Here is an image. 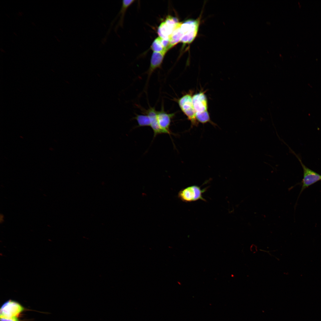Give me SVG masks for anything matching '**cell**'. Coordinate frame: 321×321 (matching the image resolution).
<instances>
[{
    "label": "cell",
    "instance_id": "1",
    "mask_svg": "<svg viewBox=\"0 0 321 321\" xmlns=\"http://www.w3.org/2000/svg\"><path fill=\"white\" fill-rule=\"evenodd\" d=\"M199 24V19H189L182 22L180 29L183 36L180 42L184 45L191 43L197 35Z\"/></svg>",
    "mask_w": 321,
    "mask_h": 321
},
{
    "label": "cell",
    "instance_id": "2",
    "mask_svg": "<svg viewBox=\"0 0 321 321\" xmlns=\"http://www.w3.org/2000/svg\"><path fill=\"white\" fill-rule=\"evenodd\" d=\"M192 92L187 93L180 98L177 99L176 101L183 113L187 117L191 124V127L197 126L198 122L196 117V112L193 106Z\"/></svg>",
    "mask_w": 321,
    "mask_h": 321
},
{
    "label": "cell",
    "instance_id": "3",
    "mask_svg": "<svg viewBox=\"0 0 321 321\" xmlns=\"http://www.w3.org/2000/svg\"><path fill=\"white\" fill-rule=\"evenodd\" d=\"M207 188L201 189L197 185H193L183 188L179 191L178 197L182 201L190 202L199 200L206 201L202 196V194L205 192Z\"/></svg>",
    "mask_w": 321,
    "mask_h": 321
},
{
    "label": "cell",
    "instance_id": "4",
    "mask_svg": "<svg viewBox=\"0 0 321 321\" xmlns=\"http://www.w3.org/2000/svg\"><path fill=\"white\" fill-rule=\"evenodd\" d=\"M24 310V307L18 303L10 300L5 302L1 306L0 310V317H18Z\"/></svg>",
    "mask_w": 321,
    "mask_h": 321
},
{
    "label": "cell",
    "instance_id": "5",
    "mask_svg": "<svg viewBox=\"0 0 321 321\" xmlns=\"http://www.w3.org/2000/svg\"><path fill=\"white\" fill-rule=\"evenodd\" d=\"M175 115L174 113H168L164 110L162 106L160 111L157 112L158 122L160 128L163 133L172 134L170 130V126L171 120Z\"/></svg>",
    "mask_w": 321,
    "mask_h": 321
},
{
    "label": "cell",
    "instance_id": "6",
    "mask_svg": "<svg viewBox=\"0 0 321 321\" xmlns=\"http://www.w3.org/2000/svg\"><path fill=\"white\" fill-rule=\"evenodd\" d=\"M303 170L301 191L306 188L321 180V175L306 166L300 160Z\"/></svg>",
    "mask_w": 321,
    "mask_h": 321
},
{
    "label": "cell",
    "instance_id": "7",
    "mask_svg": "<svg viewBox=\"0 0 321 321\" xmlns=\"http://www.w3.org/2000/svg\"><path fill=\"white\" fill-rule=\"evenodd\" d=\"M192 100L196 113L207 111V100L204 92H200L194 95Z\"/></svg>",
    "mask_w": 321,
    "mask_h": 321
},
{
    "label": "cell",
    "instance_id": "8",
    "mask_svg": "<svg viewBox=\"0 0 321 321\" xmlns=\"http://www.w3.org/2000/svg\"><path fill=\"white\" fill-rule=\"evenodd\" d=\"M166 52H153L151 59L150 67L147 71L148 79L155 70L161 67Z\"/></svg>",
    "mask_w": 321,
    "mask_h": 321
},
{
    "label": "cell",
    "instance_id": "9",
    "mask_svg": "<svg viewBox=\"0 0 321 321\" xmlns=\"http://www.w3.org/2000/svg\"><path fill=\"white\" fill-rule=\"evenodd\" d=\"M157 112L154 107H150L147 110H145L144 114L147 115L150 119L151 125L154 132V137L157 135L163 133L159 125L157 117Z\"/></svg>",
    "mask_w": 321,
    "mask_h": 321
},
{
    "label": "cell",
    "instance_id": "10",
    "mask_svg": "<svg viewBox=\"0 0 321 321\" xmlns=\"http://www.w3.org/2000/svg\"><path fill=\"white\" fill-rule=\"evenodd\" d=\"M181 23H180L176 26L172 25L165 21L162 22L158 27L157 33L159 37L163 39L169 38L174 30Z\"/></svg>",
    "mask_w": 321,
    "mask_h": 321
},
{
    "label": "cell",
    "instance_id": "11",
    "mask_svg": "<svg viewBox=\"0 0 321 321\" xmlns=\"http://www.w3.org/2000/svg\"><path fill=\"white\" fill-rule=\"evenodd\" d=\"M181 23L173 31L170 37V49L173 47L178 43L180 42L182 37L183 34L180 29Z\"/></svg>",
    "mask_w": 321,
    "mask_h": 321
},
{
    "label": "cell",
    "instance_id": "12",
    "mask_svg": "<svg viewBox=\"0 0 321 321\" xmlns=\"http://www.w3.org/2000/svg\"><path fill=\"white\" fill-rule=\"evenodd\" d=\"M134 119L136 120L138 127H150V119L149 116L146 114H136Z\"/></svg>",
    "mask_w": 321,
    "mask_h": 321
},
{
    "label": "cell",
    "instance_id": "13",
    "mask_svg": "<svg viewBox=\"0 0 321 321\" xmlns=\"http://www.w3.org/2000/svg\"><path fill=\"white\" fill-rule=\"evenodd\" d=\"M196 117L198 122H199L202 124L209 122L214 125H215L211 121L208 111L201 113H196Z\"/></svg>",
    "mask_w": 321,
    "mask_h": 321
},
{
    "label": "cell",
    "instance_id": "14",
    "mask_svg": "<svg viewBox=\"0 0 321 321\" xmlns=\"http://www.w3.org/2000/svg\"><path fill=\"white\" fill-rule=\"evenodd\" d=\"M134 1V0H123L122 1V4L121 10L119 12V14H121L120 18L118 24V26H122L123 24V19L124 15L126 10L128 8Z\"/></svg>",
    "mask_w": 321,
    "mask_h": 321
},
{
    "label": "cell",
    "instance_id": "15",
    "mask_svg": "<svg viewBox=\"0 0 321 321\" xmlns=\"http://www.w3.org/2000/svg\"><path fill=\"white\" fill-rule=\"evenodd\" d=\"M162 38L158 37L156 38L153 42L151 46L152 49L154 52H167L163 47L161 42Z\"/></svg>",
    "mask_w": 321,
    "mask_h": 321
},
{
    "label": "cell",
    "instance_id": "16",
    "mask_svg": "<svg viewBox=\"0 0 321 321\" xmlns=\"http://www.w3.org/2000/svg\"><path fill=\"white\" fill-rule=\"evenodd\" d=\"M0 321H20L18 317L13 318H6L0 317Z\"/></svg>",
    "mask_w": 321,
    "mask_h": 321
}]
</instances>
